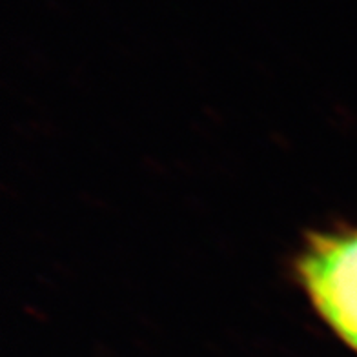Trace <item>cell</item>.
Masks as SVG:
<instances>
[{
    "mask_svg": "<svg viewBox=\"0 0 357 357\" xmlns=\"http://www.w3.org/2000/svg\"><path fill=\"white\" fill-rule=\"evenodd\" d=\"M290 275L321 323L357 356V225L303 231Z\"/></svg>",
    "mask_w": 357,
    "mask_h": 357,
    "instance_id": "cell-1",
    "label": "cell"
}]
</instances>
